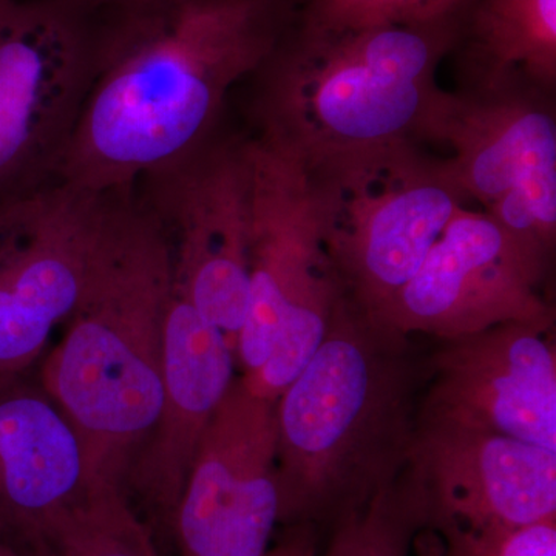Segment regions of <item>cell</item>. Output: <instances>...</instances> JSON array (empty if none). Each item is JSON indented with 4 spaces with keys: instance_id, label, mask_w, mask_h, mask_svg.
Instances as JSON below:
<instances>
[{
    "instance_id": "cell-5",
    "label": "cell",
    "mask_w": 556,
    "mask_h": 556,
    "mask_svg": "<svg viewBox=\"0 0 556 556\" xmlns=\"http://www.w3.org/2000/svg\"><path fill=\"white\" fill-rule=\"evenodd\" d=\"M251 146L249 305L236 364L252 394L276 402L320 346L343 292L308 172L252 137Z\"/></svg>"
},
{
    "instance_id": "cell-19",
    "label": "cell",
    "mask_w": 556,
    "mask_h": 556,
    "mask_svg": "<svg viewBox=\"0 0 556 556\" xmlns=\"http://www.w3.org/2000/svg\"><path fill=\"white\" fill-rule=\"evenodd\" d=\"M426 525L422 501L399 473L364 510L332 527L328 551L321 556H409L416 533Z\"/></svg>"
},
{
    "instance_id": "cell-17",
    "label": "cell",
    "mask_w": 556,
    "mask_h": 556,
    "mask_svg": "<svg viewBox=\"0 0 556 556\" xmlns=\"http://www.w3.org/2000/svg\"><path fill=\"white\" fill-rule=\"evenodd\" d=\"M450 58L463 89L522 73L556 91V0H467L463 36Z\"/></svg>"
},
{
    "instance_id": "cell-14",
    "label": "cell",
    "mask_w": 556,
    "mask_h": 556,
    "mask_svg": "<svg viewBox=\"0 0 556 556\" xmlns=\"http://www.w3.org/2000/svg\"><path fill=\"white\" fill-rule=\"evenodd\" d=\"M417 417L447 420L556 452L554 331L497 325L438 340Z\"/></svg>"
},
{
    "instance_id": "cell-15",
    "label": "cell",
    "mask_w": 556,
    "mask_h": 556,
    "mask_svg": "<svg viewBox=\"0 0 556 556\" xmlns=\"http://www.w3.org/2000/svg\"><path fill=\"white\" fill-rule=\"evenodd\" d=\"M555 93L522 73L484 89L439 87L424 142L453 149L460 189L485 207L530 175L556 170Z\"/></svg>"
},
{
    "instance_id": "cell-12",
    "label": "cell",
    "mask_w": 556,
    "mask_h": 556,
    "mask_svg": "<svg viewBox=\"0 0 556 556\" xmlns=\"http://www.w3.org/2000/svg\"><path fill=\"white\" fill-rule=\"evenodd\" d=\"M402 473L439 535L556 517V452L504 434L417 417Z\"/></svg>"
},
{
    "instance_id": "cell-21",
    "label": "cell",
    "mask_w": 556,
    "mask_h": 556,
    "mask_svg": "<svg viewBox=\"0 0 556 556\" xmlns=\"http://www.w3.org/2000/svg\"><path fill=\"white\" fill-rule=\"evenodd\" d=\"M439 536L447 556H556V517L481 532L450 530Z\"/></svg>"
},
{
    "instance_id": "cell-25",
    "label": "cell",
    "mask_w": 556,
    "mask_h": 556,
    "mask_svg": "<svg viewBox=\"0 0 556 556\" xmlns=\"http://www.w3.org/2000/svg\"><path fill=\"white\" fill-rule=\"evenodd\" d=\"M68 3L76 9L91 11V13H104V11L124 9V7L135 5V3L144 2V0H60Z\"/></svg>"
},
{
    "instance_id": "cell-18",
    "label": "cell",
    "mask_w": 556,
    "mask_h": 556,
    "mask_svg": "<svg viewBox=\"0 0 556 556\" xmlns=\"http://www.w3.org/2000/svg\"><path fill=\"white\" fill-rule=\"evenodd\" d=\"M31 556H164L119 486L97 482Z\"/></svg>"
},
{
    "instance_id": "cell-13",
    "label": "cell",
    "mask_w": 556,
    "mask_h": 556,
    "mask_svg": "<svg viewBox=\"0 0 556 556\" xmlns=\"http://www.w3.org/2000/svg\"><path fill=\"white\" fill-rule=\"evenodd\" d=\"M223 332L172 291L164 321L163 404L131 460L123 492L160 551H175L174 522L201 439L233 382Z\"/></svg>"
},
{
    "instance_id": "cell-23",
    "label": "cell",
    "mask_w": 556,
    "mask_h": 556,
    "mask_svg": "<svg viewBox=\"0 0 556 556\" xmlns=\"http://www.w3.org/2000/svg\"><path fill=\"white\" fill-rule=\"evenodd\" d=\"M318 532L313 526L285 527V532L270 547L268 556H320L317 548Z\"/></svg>"
},
{
    "instance_id": "cell-2",
    "label": "cell",
    "mask_w": 556,
    "mask_h": 556,
    "mask_svg": "<svg viewBox=\"0 0 556 556\" xmlns=\"http://www.w3.org/2000/svg\"><path fill=\"white\" fill-rule=\"evenodd\" d=\"M426 356L412 336L340 298L320 346L276 401L280 526L331 532L399 477Z\"/></svg>"
},
{
    "instance_id": "cell-3",
    "label": "cell",
    "mask_w": 556,
    "mask_h": 556,
    "mask_svg": "<svg viewBox=\"0 0 556 556\" xmlns=\"http://www.w3.org/2000/svg\"><path fill=\"white\" fill-rule=\"evenodd\" d=\"M172 291L166 230L135 186L113 190L78 306L36 368L75 430L90 477L119 490L163 404Z\"/></svg>"
},
{
    "instance_id": "cell-9",
    "label": "cell",
    "mask_w": 556,
    "mask_h": 556,
    "mask_svg": "<svg viewBox=\"0 0 556 556\" xmlns=\"http://www.w3.org/2000/svg\"><path fill=\"white\" fill-rule=\"evenodd\" d=\"M552 265L485 211L463 206L412 280L375 316L412 338L437 340L506 324L554 331L555 309L543 295Z\"/></svg>"
},
{
    "instance_id": "cell-11",
    "label": "cell",
    "mask_w": 556,
    "mask_h": 556,
    "mask_svg": "<svg viewBox=\"0 0 556 556\" xmlns=\"http://www.w3.org/2000/svg\"><path fill=\"white\" fill-rule=\"evenodd\" d=\"M278 526L276 402L236 378L201 439L175 515V551L268 556Z\"/></svg>"
},
{
    "instance_id": "cell-6",
    "label": "cell",
    "mask_w": 556,
    "mask_h": 556,
    "mask_svg": "<svg viewBox=\"0 0 556 556\" xmlns=\"http://www.w3.org/2000/svg\"><path fill=\"white\" fill-rule=\"evenodd\" d=\"M308 175L343 295L371 314L412 280L468 201L450 161L417 144Z\"/></svg>"
},
{
    "instance_id": "cell-1",
    "label": "cell",
    "mask_w": 556,
    "mask_h": 556,
    "mask_svg": "<svg viewBox=\"0 0 556 556\" xmlns=\"http://www.w3.org/2000/svg\"><path fill=\"white\" fill-rule=\"evenodd\" d=\"M303 2L144 0L101 13L100 67L60 181L131 188L214 134L230 90L269 56Z\"/></svg>"
},
{
    "instance_id": "cell-20",
    "label": "cell",
    "mask_w": 556,
    "mask_h": 556,
    "mask_svg": "<svg viewBox=\"0 0 556 556\" xmlns=\"http://www.w3.org/2000/svg\"><path fill=\"white\" fill-rule=\"evenodd\" d=\"M484 208L526 247L555 258L556 170L530 175Z\"/></svg>"
},
{
    "instance_id": "cell-16",
    "label": "cell",
    "mask_w": 556,
    "mask_h": 556,
    "mask_svg": "<svg viewBox=\"0 0 556 556\" xmlns=\"http://www.w3.org/2000/svg\"><path fill=\"white\" fill-rule=\"evenodd\" d=\"M36 367L0 376V543L21 556L100 482Z\"/></svg>"
},
{
    "instance_id": "cell-10",
    "label": "cell",
    "mask_w": 556,
    "mask_h": 556,
    "mask_svg": "<svg viewBox=\"0 0 556 556\" xmlns=\"http://www.w3.org/2000/svg\"><path fill=\"white\" fill-rule=\"evenodd\" d=\"M110 199L56 182L0 211V376L36 367L78 306Z\"/></svg>"
},
{
    "instance_id": "cell-4",
    "label": "cell",
    "mask_w": 556,
    "mask_h": 556,
    "mask_svg": "<svg viewBox=\"0 0 556 556\" xmlns=\"http://www.w3.org/2000/svg\"><path fill=\"white\" fill-rule=\"evenodd\" d=\"M466 2L437 20L327 31L298 20L244 84L252 138L306 172L422 146Z\"/></svg>"
},
{
    "instance_id": "cell-26",
    "label": "cell",
    "mask_w": 556,
    "mask_h": 556,
    "mask_svg": "<svg viewBox=\"0 0 556 556\" xmlns=\"http://www.w3.org/2000/svg\"><path fill=\"white\" fill-rule=\"evenodd\" d=\"M0 556H21L13 548L7 547L5 544L0 543Z\"/></svg>"
},
{
    "instance_id": "cell-24",
    "label": "cell",
    "mask_w": 556,
    "mask_h": 556,
    "mask_svg": "<svg viewBox=\"0 0 556 556\" xmlns=\"http://www.w3.org/2000/svg\"><path fill=\"white\" fill-rule=\"evenodd\" d=\"M413 556H447L442 538L431 529H420L412 547Z\"/></svg>"
},
{
    "instance_id": "cell-22",
    "label": "cell",
    "mask_w": 556,
    "mask_h": 556,
    "mask_svg": "<svg viewBox=\"0 0 556 556\" xmlns=\"http://www.w3.org/2000/svg\"><path fill=\"white\" fill-rule=\"evenodd\" d=\"M409 5L412 0H305L299 21L327 31L407 24Z\"/></svg>"
},
{
    "instance_id": "cell-8",
    "label": "cell",
    "mask_w": 556,
    "mask_h": 556,
    "mask_svg": "<svg viewBox=\"0 0 556 556\" xmlns=\"http://www.w3.org/2000/svg\"><path fill=\"white\" fill-rule=\"evenodd\" d=\"M166 230L174 289L217 327L236 356L249 305L252 146L225 123L135 182Z\"/></svg>"
},
{
    "instance_id": "cell-7",
    "label": "cell",
    "mask_w": 556,
    "mask_h": 556,
    "mask_svg": "<svg viewBox=\"0 0 556 556\" xmlns=\"http://www.w3.org/2000/svg\"><path fill=\"white\" fill-rule=\"evenodd\" d=\"M100 50L101 13L0 0V211L61 182Z\"/></svg>"
}]
</instances>
